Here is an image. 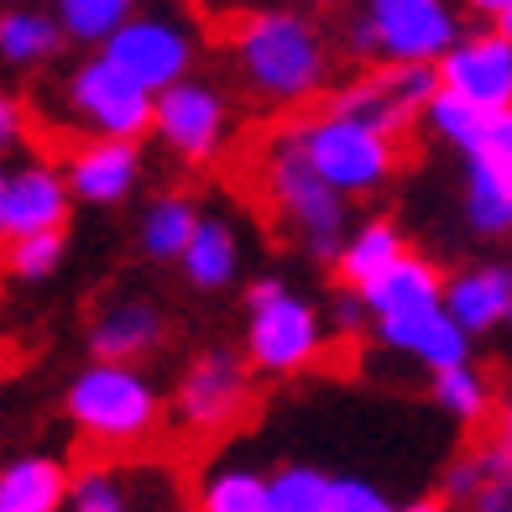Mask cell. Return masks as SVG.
Instances as JSON below:
<instances>
[{
	"instance_id": "20",
	"label": "cell",
	"mask_w": 512,
	"mask_h": 512,
	"mask_svg": "<svg viewBox=\"0 0 512 512\" xmlns=\"http://www.w3.org/2000/svg\"><path fill=\"white\" fill-rule=\"evenodd\" d=\"M424 115H429V126L460 152H476L486 142H497V136H512V105H476V100L450 95V89H434V95L424 100Z\"/></svg>"
},
{
	"instance_id": "13",
	"label": "cell",
	"mask_w": 512,
	"mask_h": 512,
	"mask_svg": "<svg viewBox=\"0 0 512 512\" xmlns=\"http://www.w3.org/2000/svg\"><path fill=\"white\" fill-rule=\"evenodd\" d=\"M377 335L387 351H398L429 371H445L471 361V335L445 314V304H418V309H398V314H377Z\"/></svg>"
},
{
	"instance_id": "26",
	"label": "cell",
	"mask_w": 512,
	"mask_h": 512,
	"mask_svg": "<svg viewBox=\"0 0 512 512\" xmlns=\"http://www.w3.org/2000/svg\"><path fill=\"white\" fill-rule=\"evenodd\" d=\"M194 512H267V476L251 465H220L199 481Z\"/></svg>"
},
{
	"instance_id": "24",
	"label": "cell",
	"mask_w": 512,
	"mask_h": 512,
	"mask_svg": "<svg viewBox=\"0 0 512 512\" xmlns=\"http://www.w3.org/2000/svg\"><path fill=\"white\" fill-rule=\"evenodd\" d=\"M194 220H199L194 199H183V194H162V199H152V204L142 209L136 241H142V251L152 256V262H178L183 241L194 236Z\"/></svg>"
},
{
	"instance_id": "9",
	"label": "cell",
	"mask_w": 512,
	"mask_h": 512,
	"mask_svg": "<svg viewBox=\"0 0 512 512\" xmlns=\"http://www.w3.org/2000/svg\"><path fill=\"white\" fill-rule=\"evenodd\" d=\"M100 53L121 68V74H131L142 89L157 95L162 84H173L194 68V37L168 16H126L121 27L100 42Z\"/></svg>"
},
{
	"instance_id": "17",
	"label": "cell",
	"mask_w": 512,
	"mask_h": 512,
	"mask_svg": "<svg viewBox=\"0 0 512 512\" xmlns=\"http://www.w3.org/2000/svg\"><path fill=\"white\" fill-rule=\"evenodd\" d=\"M162 335H168V319H162V309L142 293L115 298V304L100 309L95 324H89V345H95L100 361H142L162 345Z\"/></svg>"
},
{
	"instance_id": "6",
	"label": "cell",
	"mask_w": 512,
	"mask_h": 512,
	"mask_svg": "<svg viewBox=\"0 0 512 512\" xmlns=\"http://www.w3.org/2000/svg\"><path fill=\"white\" fill-rule=\"evenodd\" d=\"M267 189H272V204H277V220L293 230V241L304 246L314 262H335V251L345 241V194L330 189L309 162L304 152L288 142H277L272 162H267Z\"/></svg>"
},
{
	"instance_id": "19",
	"label": "cell",
	"mask_w": 512,
	"mask_h": 512,
	"mask_svg": "<svg viewBox=\"0 0 512 512\" xmlns=\"http://www.w3.org/2000/svg\"><path fill=\"white\" fill-rule=\"evenodd\" d=\"M178 267H183V277H189L199 293L230 288V283H236V272H241V236H236V225L220 220V215H199L194 236L183 241V251H178Z\"/></svg>"
},
{
	"instance_id": "29",
	"label": "cell",
	"mask_w": 512,
	"mask_h": 512,
	"mask_svg": "<svg viewBox=\"0 0 512 512\" xmlns=\"http://www.w3.org/2000/svg\"><path fill=\"white\" fill-rule=\"evenodd\" d=\"M68 256L63 230H27V236H6V272L16 283H42L53 277Z\"/></svg>"
},
{
	"instance_id": "25",
	"label": "cell",
	"mask_w": 512,
	"mask_h": 512,
	"mask_svg": "<svg viewBox=\"0 0 512 512\" xmlns=\"http://www.w3.org/2000/svg\"><path fill=\"white\" fill-rule=\"evenodd\" d=\"M63 48V27L48 11H0V58L16 68L48 63Z\"/></svg>"
},
{
	"instance_id": "2",
	"label": "cell",
	"mask_w": 512,
	"mask_h": 512,
	"mask_svg": "<svg viewBox=\"0 0 512 512\" xmlns=\"http://www.w3.org/2000/svg\"><path fill=\"white\" fill-rule=\"evenodd\" d=\"M68 418L95 445L131 450L142 439H152L162 418V398L147 371H136V361H95L68 387Z\"/></svg>"
},
{
	"instance_id": "7",
	"label": "cell",
	"mask_w": 512,
	"mask_h": 512,
	"mask_svg": "<svg viewBox=\"0 0 512 512\" xmlns=\"http://www.w3.org/2000/svg\"><path fill=\"white\" fill-rule=\"evenodd\" d=\"M68 110H74V121H84L95 136L142 142L152 131V89H142L131 74H121L105 53L84 58L74 74H68Z\"/></svg>"
},
{
	"instance_id": "33",
	"label": "cell",
	"mask_w": 512,
	"mask_h": 512,
	"mask_svg": "<svg viewBox=\"0 0 512 512\" xmlns=\"http://www.w3.org/2000/svg\"><path fill=\"white\" fill-rule=\"evenodd\" d=\"M465 502H471V512H512V476H486Z\"/></svg>"
},
{
	"instance_id": "32",
	"label": "cell",
	"mask_w": 512,
	"mask_h": 512,
	"mask_svg": "<svg viewBox=\"0 0 512 512\" xmlns=\"http://www.w3.org/2000/svg\"><path fill=\"white\" fill-rule=\"evenodd\" d=\"M330 512H392V502L382 486H371L361 476H340L330 481Z\"/></svg>"
},
{
	"instance_id": "15",
	"label": "cell",
	"mask_w": 512,
	"mask_h": 512,
	"mask_svg": "<svg viewBox=\"0 0 512 512\" xmlns=\"http://www.w3.org/2000/svg\"><path fill=\"white\" fill-rule=\"evenodd\" d=\"M465 220L476 236L512 230V136L465 152Z\"/></svg>"
},
{
	"instance_id": "5",
	"label": "cell",
	"mask_w": 512,
	"mask_h": 512,
	"mask_svg": "<svg viewBox=\"0 0 512 512\" xmlns=\"http://www.w3.org/2000/svg\"><path fill=\"white\" fill-rule=\"evenodd\" d=\"M455 37L460 21L450 0H366L345 32L351 53L371 63H434Z\"/></svg>"
},
{
	"instance_id": "10",
	"label": "cell",
	"mask_w": 512,
	"mask_h": 512,
	"mask_svg": "<svg viewBox=\"0 0 512 512\" xmlns=\"http://www.w3.org/2000/svg\"><path fill=\"white\" fill-rule=\"evenodd\" d=\"M434 79H439V89H450L460 100L512 105V37H507V27L455 37L434 58Z\"/></svg>"
},
{
	"instance_id": "1",
	"label": "cell",
	"mask_w": 512,
	"mask_h": 512,
	"mask_svg": "<svg viewBox=\"0 0 512 512\" xmlns=\"http://www.w3.org/2000/svg\"><path fill=\"white\" fill-rule=\"evenodd\" d=\"M230 53L246 95L262 105H304L330 84L324 32L298 11H246L230 32Z\"/></svg>"
},
{
	"instance_id": "22",
	"label": "cell",
	"mask_w": 512,
	"mask_h": 512,
	"mask_svg": "<svg viewBox=\"0 0 512 512\" xmlns=\"http://www.w3.org/2000/svg\"><path fill=\"white\" fill-rule=\"evenodd\" d=\"M68 465L53 455H21L0 471V512H63Z\"/></svg>"
},
{
	"instance_id": "37",
	"label": "cell",
	"mask_w": 512,
	"mask_h": 512,
	"mask_svg": "<svg viewBox=\"0 0 512 512\" xmlns=\"http://www.w3.org/2000/svg\"><path fill=\"white\" fill-rule=\"evenodd\" d=\"M392 512H450L445 497H418V502H403V507H392Z\"/></svg>"
},
{
	"instance_id": "12",
	"label": "cell",
	"mask_w": 512,
	"mask_h": 512,
	"mask_svg": "<svg viewBox=\"0 0 512 512\" xmlns=\"http://www.w3.org/2000/svg\"><path fill=\"white\" fill-rule=\"evenodd\" d=\"M246 398H251L246 361L225 356V351H209V356H199L189 371H183V382H178V418L194 434H209V429H225L230 418H241Z\"/></svg>"
},
{
	"instance_id": "36",
	"label": "cell",
	"mask_w": 512,
	"mask_h": 512,
	"mask_svg": "<svg viewBox=\"0 0 512 512\" xmlns=\"http://www.w3.org/2000/svg\"><path fill=\"white\" fill-rule=\"evenodd\" d=\"M465 6H471L476 16H486L492 27H507L512 21V0H465Z\"/></svg>"
},
{
	"instance_id": "18",
	"label": "cell",
	"mask_w": 512,
	"mask_h": 512,
	"mask_svg": "<svg viewBox=\"0 0 512 512\" xmlns=\"http://www.w3.org/2000/svg\"><path fill=\"white\" fill-rule=\"evenodd\" d=\"M439 304H445V314L465 335H492L512 314V272L507 267L455 272V277H445V288H439Z\"/></svg>"
},
{
	"instance_id": "11",
	"label": "cell",
	"mask_w": 512,
	"mask_h": 512,
	"mask_svg": "<svg viewBox=\"0 0 512 512\" xmlns=\"http://www.w3.org/2000/svg\"><path fill=\"white\" fill-rule=\"evenodd\" d=\"M439 89L434 79V63H382L377 74H366L361 84H351L345 95L330 100V110H345V115H361V121L382 126L398 136L418 110H424V100Z\"/></svg>"
},
{
	"instance_id": "27",
	"label": "cell",
	"mask_w": 512,
	"mask_h": 512,
	"mask_svg": "<svg viewBox=\"0 0 512 512\" xmlns=\"http://www.w3.org/2000/svg\"><path fill=\"white\" fill-rule=\"evenodd\" d=\"M434 403L450 418H460V424H481L486 408H492V377L476 371L471 361L445 366V371H434Z\"/></svg>"
},
{
	"instance_id": "3",
	"label": "cell",
	"mask_w": 512,
	"mask_h": 512,
	"mask_svg": "<svg viewBox=\"0 0 512 512\" xmlns=\"http://www.w3.org/2000/svg\"><path fill=\"white\" fill-rule=\"evenodd\" d=\"M293 147L304 152L309 168L330 183V189H340L345 199L377 194L392 178V168H398V136L361 121V115H345V110H324L319 121L298 126Z\"/></svg>"
},
{
	"instance_id": "35",
	"label": "cell",
	"mask_w": 512,
	"mask_h": 512,
	"mask_svg": "<svg viewBox=\"0 0 512 512\" xmlns=\"http://www.w3.org/2000/svg\"><path fill=\"white\" fill-rule=\"evenodd\" d=\"M361 319H366V304H361V293L356 288H345L340 298H335V324L345 335H356L361 330Z\"/></svg>"
},
{
	"instance_id": "30",
	"label": "cell",
	"mask_w": 512,
	"mask_h": 512,
	"mask_svg": "<svg viewBox=\"0 0 512 512\" xmlns=\"http://www.w3.org/2000/svg\"><path fill=\"white\" fill-rule=\"evenodd\" d=\"M58 27L63 37L84 42V48H100V42L131 16V0H58Z\"/></svg>"
},
{
	"instance_id": "14",
	"label": "cell",
	"mask_w": 512,
	"mask_h": 512,
	"mask_svg": "<svg viewBox=\"0 0 512 512\" xmlns=\"http://www.w3.org/2000/svg\"><path fill=\"white\" fill-rule=\"evenodd\" d=\"M63 183L84 204H100V209L126 204L136 194V183H142V147L126 142V136H95V142L74 147Z\"/></svg>"
},
{
	"instance_id": "16",
	"label": "cell",
	"mask_w": 512,
	"mask_h": 512,
	"mask_svg": "<svg viewBox=\"0 0 512 512\" xmlns=\"http://www.w3.org/2000/svg\"><path fill=\"white\" fill-rule=\"evenodd\" d=\"M68 209H74V194H68V183L53 162H27V168L6 173V236L63 230Z\"/></svg>"
},
{
	"instance_id": "8",
	"label": "cell",
	"mask_w": 512,
	"mask_h": 512,
	"mask_svg": "<svg viewBox=\"0 0 512 512\" xmlns=\"http://www.w3.org/2000/svg\"><path fill=\"white\" fill-rule=\"evenodd\" d=\"M152 131L183 162H209L230 136V105L215 84L183 74L152 95Z\"/></svg>"
},
{
	"instance_id": "34",
	"label": "cell",
	"mask_w": 512,
	"mask_h": 512,
	"mask_svg": "<svg viewBox=\"0 0 512 512\" xmlns=\"http://www.w3.org/2000/svg\"><path fill=\"white\" fill-rule=\"evenodd\" d=\"M27 142V110H21L11 95H0V152H11Z\"/></svg>"
},
{
	"instance_id": "23",
	"label": "cell",
	"mask_w": 512,
	"mask_h": 512,
	"mask_svg": "<svg viewBox=\"0 0 512 512\" xmlns=\"http://www.w3.org/2000/svg\"><path fill=\"white\" fill-rule=\"evenodd\" d=\"M408 246L398 236V225H387V220H366L351 241H340L335 251V267H340V283L345 288H366L377 272H387L392 262H398Z\"/></svg>"
},
{
	"instance_id": "28",
	"label": "cell",
	"mask_w": 512,
	"mask_h": 512,
	"mask_svg": "<svg viewBox=\"0 0 512 512\" xmlns=\"http://www.w3.org/2000/svg\"><path fill=\"white\" fill-rule=\"evenodd\" d=\"M330 481L319 465H283L267 476V512H330Z\"/></svg>"
},
{
	"instance_id": "21",
	"label": "cell",
	"mask_w": 512,
	"mask_h": 512,
	"mask_svg": "<svg viewBox=\"0 0 512 512\" xmlns=\"http://www.w3.org/2000/svg\"><path fill=\"white\" fill-rule=\"evenodd\" d=\"M439 288H445V272L434 262H424V256L403 251L387 272H377L356 293H361L366 314L377 319V314H398V309H418V304H439Z\"/></svg>"
},
{
	"instance_id": "38",
	"label": "cell",
	"mask_w": 512,
	"mask_h": 512,
	"mask_svg": "<svg viewBox=\"0 0 512 512\" xmlns=\"http://www.w3.org/2000/svg\"><path fill=\"white\" fill-rule=\"evenodd\" d=\"M0 246H6V168H0Z\"/></svg>"
},
{
	"instance_id": "39",
	"label": "cell",
	"mask_w": 512,
	"mask_h": 512,
	"mask_svg": "<svg viewBox=\"0 0 512 512\" xmlns=\"http://www.w3.org/2000/svg\"><path fill=\"white\" fill-rule=\"evenodd\" d=\"M309 6H345V0H309Z\"/></svg>"
},
{
	"instance_id": "31",
	"label": "cell",
	"mask_w": 512,
	"mask_h": 512,
	"mask_svg": "<svg viewBox=\"0 0 512 512\" xmlns=\"http://www.w3.org/2000/svg\"><path fill=\"white\" fill-rule=\"evenodd\" d=\"M63 507L68 512H131V492L115 471H84V476H68Z\"/></svg>"
},
{
	"instance_id": "4",
	"label": "cell",
	"mask_w": 512,
	"mask_h": 512,
	"mask_svg": "<svg viewBox=\"0 0 512 512\" xmlns=\"http://www.w3.org/2000/svg\"><path fill=\"white\" fill-rule=\"evenodd\" d=\"M246 356L267 377H293L324 356V324L304 293L277 277H256L246 288Z\"/></svg>"
}]
</instances>
